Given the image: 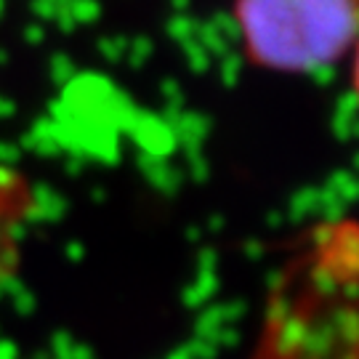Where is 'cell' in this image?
<instances>
[{
  "label": "cell",
  "instance_id": "6da1fadb",
  "mask_svg": "<svg viewBox=\"0 0 359 359\" xmlns=\"http://www.w3.org/2000/svg\"><path fill=\"white\" fill-rule=\"evenodd\" d=\"M245 56L271 72H314L359 40V0H237Z\"/></svg>",
  "mask_w": 359,
  "mask_h": 359
},
{
  "label": "cell",
  "instance_id": "7a4b0ae2",
  "mask_svg": "<svg viewBox=\"0 0 359 359\" xmlns=\"http://www.w3.org/2000/svg\"><path fill=\"white\" fill-rule=\"evenodd\" d=\"M354 90H357L359 96V40L357 46H354Z\"/></svg>",
  "mask_w": 359,
  "mask_h": 359
}]
</instances>
